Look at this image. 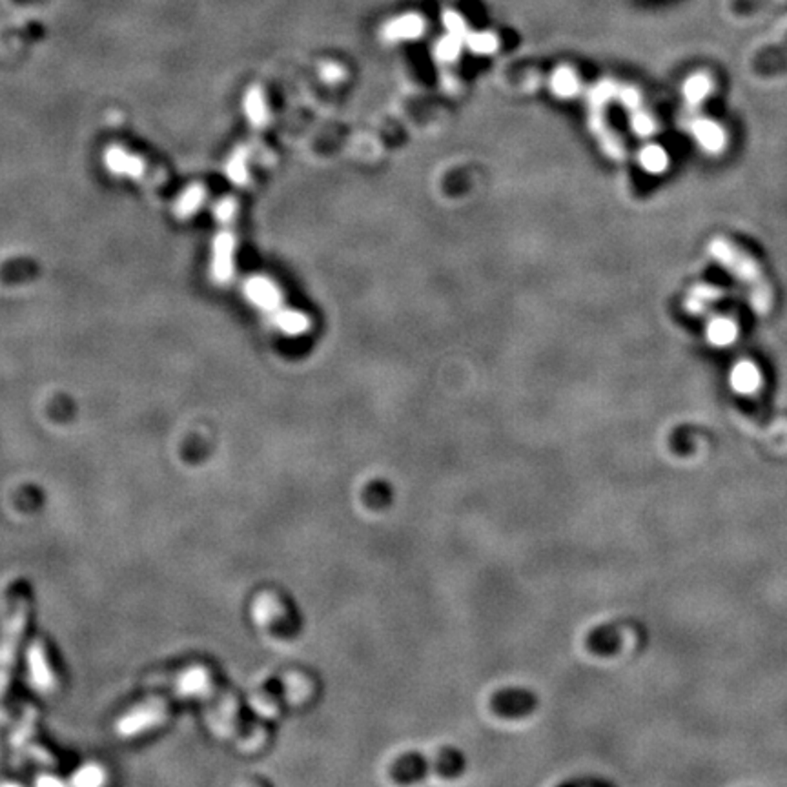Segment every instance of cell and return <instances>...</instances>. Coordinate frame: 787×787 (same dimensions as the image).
Segmentation results:
<instances>
[{
    "mask_svg": "<svg viewBox=\"0 0 787 787\" xmlns=\"http://www.w3.org/2000/svg\"><path fill=\"white\" fill-rule=\"evenodd\" d=\"M709 254L718 264L728 268L731 273L737 275L742 282H746L751 290V303L753 308L760 314H766L771 308L773 293L771 286L764 279V273L757 266V262L746 254H742L735 245L728 243L726 239H713L709 243Z\"/></svg>",
    "mask_w": 787,
    "mask_h": 787,
    "instance_id": "1",
    "label": "cell"
},
{
    "mask_svg": "<svg viewBox=\"0 0 787 787\" xmlns=\"http://www.w3.org/2000/svg\"><path fill=\"white\" fill-rule=\"evenodd\" d=\"M27 620V603L26 600H16L7 622L4 623L2 638H0V697L5 693L9 684V671L13 665V658L24 633V625Z\"/></svg>",
    "mask_w": 787,
    "mask_h": 787,
    "instance_id": "2",
    "label": "cell"
},
{
    "mask_svg": "<svg viewBox=\"0 0 787 787\" xmlns=\"http://www.w3.org/2000/svg\"><path fill=\"white\" fill-rule=\"evenodd\" d=\"M493 709L500 717L507 718H522L530 715L537 706V697L522 687H507L493 695Z\"/></svg>",
    "mask_w": 787,
    "mask_h": 787,
    "instance_id": "3",
    "label": "cell"
},
{
    "mask_svg": "<svg viewBox=\"0 0 787 787\" xmlns=\"http://www.w3.org/2000/svg\"><path fill=\"white\" fill-rule=\"evenodd\" d=\"M425 29H427L425 16L410 11L385 22V26L381 27V38L390 44L416 40L425 33Z\"/></svg>",
    "mask_w": 787,
    "mask_h": 787,
    "instance_id": "4",
    "label": "cell"
},
{
    "mask_svg": "<svg viewBox=\"0 0 787 787\" xmlns=\"http://www.w3.org/2000/svg\"><path fill=\"white\" fill-rule=\"evenodd\" d=\"M166 717V709L161 702H148L141 707H137L135 711L128 713L121 722H119V733L126 735V737H133L141 731H146L154 726H157L159 722H163Z\"/></svg>",
    "mask_w": 787,
    "mask_h": 787,
    "instance_id": "5",
    "label": "cell"
},
{
    "mask_svg": "<svg viewBox=\"0 0 787 787\" xmlns=\"http://www.w3.org/2000/svg\"><path fill=\"white\" fill-rule=\"evenodd\" d=\"M691 135L695 137L698 146L702 150H706L707 154L724 152L726 143H728V137H726L722 126L711 119H706V117L695 119L691 122Z\"/></svg>",
    "mask_w": 787,
    "mask_h": 787,
    "instance_id": "6",
    "label": "cell"
},
{
    "mask_svg": "<svg viewBox=\"0 0 787 787\" xmlns=\"http://www.w3.org/2000/svg\"><path fill=\"white\" fill-rule=\"evenodd\" d=\"M431 770V762L421 753H405L392 766V777L399 784H412L427 777Z\"/></svg>",
    "mask_w": 787,
    "mask_h": 787,
    "instance_id": "7",
    "label": "cell"
},
{
    "mask_svg": "<svg viewBox=\"0 0 787 787\" xmlns=\"http://www.w3.org/2000/svg\"><path fill=\"white\" fill-rule=\"evenodd\" d=\"M548 90L554 97L567 101V99H572L580 93L581 80L572 68L559 66L552 71V75L548 79Z\"/></svg>",
    "mask_w": 787,
    "mask_h": 787,
    "instance_id": "8",
    "label": "cell"
},
{
    "mask_svg": "<svg viewBox=\"0 0 787 787\" xmlns=\"http://www.w3.org/2000/svg\"><path fill=\"white\" fill-rule=\"evenodd\" d=\"M762 381L760 370L751 361H740L731 370V387L740 394H753Z\"/></svg>",
    "mask_w": 787,
    "mask_h": 787,
    "instance_id": "9",
    "label": "cell"
},
{
    "mask_svg": "<svg viewBox=\"0 0 787 787\" xmlns=\"http://www.w3.org/2000/svg\"><path fill=\"white\" fill-rule=\"evenodd\" d=\"M638 165L643 172H647L651 175H660L667 170L669 157H667V152L660 144H645L638 152Z\"/></svg>",
    "mask_w": 787,
    "mask_h": 787,
    "instance_id": "10",
    "label": "cell"
},
{
    "mask_svg": "<svg viewBox=\"0 0 787 787\" xmlns=\"http://www.w3.org/2000/svg\"><path fill=\"white\" fill-rule=\"evenodd\" d=\"M707 339L715 346H728L733 345L739 335V326L733 319L728 317H715L707 324Z\"/></svg>",
    "mask_w": 787,
    "mask_h": 787,
    "instance_id": "11",
    "label": "cell"
},
{
    "mask_svg": "<svg viewBox=\"0 0 787 787\" xmlns=\"http://www.w3.org/2000/svg\"><path fill=\"white\" fill-rule=\"evenodd\" d=\"M465 764H467L465 755L460 750H456V748H445L438 755L434 768H436L438 775H441L443 779H452V777L462 775V771L465 770Z\"/></svg>",
    "mask_w": 787,
    "mask_h": 787,
    "instance_id": "12",
    "label": "cell"
},
{
    "mask_svg": "<svg viewBox=\"0 0 787 787\" xmlns=\"http://www.w3.org/2000/svg\"><path fill=\"white\" fill-rule=\"evenodd\" d=\"M720 297H722L720 288H715L709 284H700L689 292L684 304L691 314H702L709 308V304L717 303Z\"/></svg>",
    "mask_w": 787,
    "mask_h": 787,
    "instance_id": "13",
    "label": "cell"
},
{
    "mask_svg": "<svg viewBox=\"0 0 787 787\" xmlns=\"http://www.w3.org/2000/svg\"><path fill=\"white\" fill-rule=\"evenodd\" d=\"M589 647L598 654H612L620 647V638L612 627L601 625L589 634Z\"/></svg>",
    "mask_w": 787,
    "mask_h": 787,
    "instance_id": "14",
    "label": "cell"
},
{
    "mask_svg": "<svg viewBox=\"0 0 787 787\" xmlns=\"http://www.w3.org/2000/svg\"><path fill=\"white\" fill-rule=\"evenodd\" d=\"M465 46L476 55H493L500 49V38L493 31H469Z\"/></svg>",
    "mask_w": 787,
    "mask_h": 787,
    "instance_id": "15",
    "label": "cell"
},
{
    "mask_svg": "<svg viewBox=\"0 0 787 787\" xmlns=\"http://www.w3.org/2000/svg\"><path fill=\"white\" fill-rule=\"evenodd\" d=\"M392 498H394V489L387 480H374L365 489V502L372 509H383L390 505Z\"/></svg>",
    "mask_w": 787,
    "mask_h": 787,
    "instance_id": "16",
    "label": "cell"
},
{
    "mask_svg": "<svg viewBox=\"0 0 787 787\" xmlns=\"http://www.w3.org/2000/svg\"><path fill=\"white\" fill-rule=\"evenodd\" d=\"M31 658V680L35 684V687H38L40 691H48L53 684V675L46 664V654H42V651L38 647H35L29 654Z\"/></svg>",
    "mask_w": 787,
    "mask_h": 787,
    "instance_id": "17",
    "label": "cell"
},
{
    "mask_svg": "<svg viewBox=\"0 0 787 787\" xmlns=\"http://www.w3.org/2000/svg\"><path fill=\"white\" fill-rule=\"evenodd\" d=\"M463 46H465V42L462 38L447 33L445 37H441L440 40H436V44H434V57L440 62L452 64V62H456L460 58Z\"/></svg>",
    "mask_w": 787,
    "mask_h": 787,
    "instance_id": "18",
    "label": "cell"
},
{
    "mask_svg": "<svg viewBox=\"0 0 787 787\" xmlns=\"http://www.w3.org/2000/svg\"><path fill=\"white\" fill-rule=\"evenodd\" d=\"M709 93H711V80L704 75H695L684 84V97L691 106L702 104Z\"/></svg>",
    "mask_w": 787,
    "mask_h": 787,
    "instance_id": "19",
    "label": "cell"
},
{
    "mask_svg": "<svg viewBox=\"0 0 787 787\" xmlns=\"http://www.w3.org/2000/svg\"><path fill=\"white\" fill-rule=\"evenodd\" d=\"M208 687H210L208 673H207V669H201V667L192 669L186 675H183L181 686H179V689L185 695H201V693H207Z\"/></svg>",
    "mask_w": 787,
    "mask_h": 787,
    "instance_id": "20",
    "label": "cell"
},
{
    "mask_svg": "<svg viewBox=\"0 0 787 787\" xmlns=\"http://www.w3.org/2000/svg\"><path fill=\"white\" fill-rule=\"evenodd\" d=\"M614 97H618V86L611 80H601L594 84L589 91V102L594 112H601V108Z\"/></svg>",
    "mask_w": 787,
    "mask_h": 787,
    "instance_id": "21",
    "label": "cell"
},
{
    "mask_svg": "<svg viewBox=\"0 0 787 787\" xmlns=\"http://www.w3.org/2000/svg\"><path fill=\"white\" fill-rule=\"evenodd\" d=\"M252 299L264 308H275L279 304V290L270 281H254L252 282Z\"/></svg>",
    "mask_w": 787,
    "mask_h": 787,
    "instance_id": "22",
    "label": "cell"
},
{
    "mask_svg": "<svg viewBox=\"0 0 787 787\" xmlns=\"http://www.w3.org/2000/svg\"><path fill=\"white\" fill-rule=\"evenodd\" d=\"M277 324L281 326L282 332H286L290 335H299V334L308 330V317H304L299 312L288 310L277 317Z\"/></svg>",
    "mask_w": 787,
    "mask_h": 787,
    "instance_id": "23",
    "label": "cell"
},
{
    "mask_svg": "<svg viewBox=\"0 0 787 787\" xmlns=\"http://www.w3.org/2000/svg\"><path fill=\"white\" fill-rule=\"evenodd\" d=\"M441 20H443V26H445L447 33H451V35H454V37H458V38H462L465 42V37L469 35L471 29H469L467 20L458 11L445 9Z\"/></svg>",
    "mask_w": 787,
    "mask_h": 787,
    "instance_id": "24",
    "label": "cell"
},
{
    "mask_svg": "<svg viewBox=\"0 0 787 787\" xmlns=\"http://www.w3.org/2000/svg\"><path fill=\"white\" fill-rule=\"evenodd\" d=\"M631 128H633V132H634L638 137H649V135H653V133H654L656 124H654L653 117H651L647 112H643V110L640 108V110L633 112V117H631Z\"/></svg>",
    "mask_w": 787,
    "mask_h": 787,
    "instance_id": "25",
    "label": "cell"
},
{
    "mask_svg": "<svg viewBox=\"0 0 787 787\" xmlns=\"http://www.w3.org/2000/svg\"><path fill=\"white\" fill-rule=\"evenodd\" d=\"M777 0H731V11L739 16H748L757 11L766 9L770 4Z\"/></svg>",
    "mask_w": 787,
    "mask_h": 787,
    "instance_id": "26",
    "label": "cell"
},
{
    "mask_svg": "<svg viewBox=\"0 0 787 787\" xmlns=\"http://www.w3.org/2000/svg\"><path fill=\"white\" fill-rule=\"evenodd\" d=\"M618 99H620V102H622V104H623L631 113L642 108V95H640V91H638L636 88H633V86H623V88H620V90H618Z\"/></svg>",
    "mask_w": 787,
    "mask_h": 787,
    "instance_id": "27",
    "label": "cell"
},
{
    "mask_svg": "<svg viewBox=\"0 0 787 787\" xmlns=\"http://www.w3.org/2000/svg\"><path fill=\"white\" fill-rule=\"evenodd\" d=\"M787 57V35L786 38L781 42V44H777L775 48H768L766 51H762L760 53V62L762 64H768V66H777V64H781L782 60H786Z\"/></svg>",
    "mask_w": 787,
    "mask_h": 787,
    "instance_id": "28",
    "label": "cell"
},
{
    "mask_svg": "<svg viewBox=\"0 0 787 787\" xmlns=\"http://www.w3.org/2000/svg\"><path fill=\"white\" fill-rule=\"evenodd\" d=\"M321 77L326 82H332V84L339 82V80L345 79V68L341 64H337V62H324L321 66Z\"/></svg>",
    "mask_w": 787,
    "mask_h": 787,
    "instance_id": "29",
    "label": "cell"
},
{
    "mask_svg": "<svg viewBox=\"0 0 787 787\" xmlns=\"http://www.w3.org/2000/svg\"><path fill=\"white\" fill-rule=\"evenodd\" d=\"M97 773H101L99 770H95V768H90V770H84V771H80V775L77 777V784H101L102 782V779H93V775H97Z\"/></svg>",
    "mask_w": 787,
    "mask_h": 787,
    "instance_id": "30",
    "label": "cell"
}]
</instances>
